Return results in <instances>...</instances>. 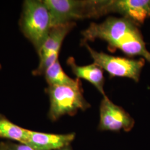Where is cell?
Segmentation results:
<instances>
[{"label":"cell","mask_w":150,"mask_h":150,"mask_svg":"<svg viewBox=\"0 0 150 150\" xmlns=\"http://www.w3.org/2000/svg\"><path fill=\"white\" fill-rule=\"evenodd\" d=\"M137 26L125 17H110L102 23H91L82 32V43L100 39L108 43L111 51L118 49L122 51L141 35Z\"/></svg>","instance_id":"6da1fadb"},{"label":"cell","mask_w":150,"mask_h":150,"mask_svg":"<svg viewBox=\"0 0 150 150\" xmlns=\"http://www.w3.org/2000/svg\"><path fill=\"white\" fill-rule=\"evenodd\" d=\"M48 9L51 28L85 18L102 16V0H43Z\"/></svg>","instance_id":"3957f363"},{"label":"cell","mask_w":150,"mask_h":150,"mask_svg":"<svg viewBox=\"0 0 150 150\" xmlns=\"http://www.w3.org/2000/svg\"><path fill=\"white\" fill-rule=\"evenodd\" d=\"M46 92L50 103L48 118L52 121L64 115L74 116L79 110L85 111L91 106L83 97L81 83L75 86H48Z\"/></svg>","instance_id":"277c9868"},{"label":"cell","mask_w":150,"mask_h":150,"mask_svg":"<svg viewBox=\"0 0 150 150\" xmlns=\"http://www.w3.org/2000/svg\"><path fill=\"white\" fill-rule=\"evenodd\" d=\"M72 150V148L71 147V146H70V145L69 146H65L64 147H63V148H61V149H60L59 150Z\"/></svg>","instance_id":"9a60e30c"},{"label":"cell","mask_w":150,"mask_h":150,"mask_svg":"<svg viewBox=\"0 0 150 150\" xmlns=\"http://www.w3.org/2000/svg\"><path fill=\"white\" fill-rule=\"evenodd\" d=\"M28 133L29 129L12 122L5 116L0 114V138L26 144Z\"/></svg>","instance_id":"8fae6325"},{"label":"cell","mask_w":150,"mask_h":150,"mask_svg":"<svg viewBox=\"0 0 150 150\" xmlns=\"http://www.w3.org/2000/svg\"><path fill=\"white\" fill-rule=\"evenodd\" d=\"M75 136V133L54 134L29 130L26 144L38 150H57L70 145Z\"/></svg>","instance_id":"ba28073f"},{"label":"cell","mask_w":150,"mask_h":150,"mask_svg":"<svg viewBox=\"0 0 150 150\" xmlns=\"http://www.w3.org/2000/svg\"><path fill=\"white\" fill-rule=\"evenodd\" d=\"M20 26L24 36L38 53L51 29L50 15L43 1H24Z\"/></svg>","instance_id":"7a4b0ae2"},{"label":"cell","mask_w":150,"mask_h":150,"mask_svg":"<svg viewBox=\"0 0 150 150\" xmlns=\"http://www.w3.org/2000/svg\"><path fill=\"white\" fill-rule=\"evenodd\" d=\"M75 26L76 22H70L52 27L48 38L38 53L40 59L52 54H59L64 38Z\"/></svg>","instance_id":"30bf717a"},{"label":"cell","mask_w":150,"mask_h":150,"mask_svg":"<svg viewBox=\"0 0 150 150\" xmlns=\"http://www.w3.org/2000/svg\"><path fill=\"white\" fill-rule=\"evenodd\" d=\"M6 146L7 150H38L31 145L25 143L15 144L11 142H7Z\"/></svg>","instance_id":"4fadbf2b"},{"label":"cell","mask_w":150,"mask_h":150,"mask_svg":"<svg viewBox=\"0 0 150 150\" xmlns=\"http://www.w3.org/2000/svg\"><path fill=\"white\" fill-rule=\"evenodd\" d=\"M0 150H7L6 143L0 142Z\"/></svg>","instance_id":"5bb4252c"},{"label":"cell","mask_w":150,"mask_h":150,"mask_svg":"<svg viewBox=\"0 0 150 150\" xmlns=\"http://www.w3.org/2000/svg\"><path fill=\"white\" fill-rule=\"evenodd\" d=\"M98 129L100 131L129 132L134 126V119L122 107L114 104L107 96L102 99Z\"/></svg>","instance_id":"52a82bcc"},{"label":"cell","mask_w":150,"mask_h":150,"mask_svg":"<svg viewBox=\"0 0 150 150\" xmlns=\"http://www.w3.org/2000/svg\"><path fill=\"white\" fill-rule=\"evenodd\" d=\"M67 64L70 66L77 79H82L88 81L96 88L103 96H106L103 88L105 77L103 70L100 67L94 63L83 66H79L72 57L67 59Z\"/></svg>","instance_id":"9c48e42d"},{"label":"cell","mask_w":150,"mask_h":150,"mask_svg":"<svg viewBox=\"0 0 150 150\" xmlns=\"http://www.w3.org/2000/svg\"><path fill=\"white\" fill-rule=\"evenodd\" d=\"M103 16L117 13L136 25L150 18V0H103Z\"/></svg>","instance_id":"8992f818"},{"label":"cell","mask_w":150,"mask_h":150,"mask_svg":"<svg viewBox=\"0 0 150 150\" xmlns=\"http://www.w3.org/2000/svg\"><path fill=\"white\" fill-rule=\"evenodd\" d=\"M44 75L48 86H75L81 83L79 79L74 80L64 72L59 59L48 67Z\"/></svg>","instance_id":"7c38bea8"},{"label":"cell","mask_w":150,"mask_h":150,"mask_svg":"<svg viewBox=\"0 0 150 150\" xmlns=\"http://www.w3.org/2000/svg\"><path fill=\"white\" fill-rule=\"evenodd\" d=\"M90 54L93 63L108 73L110 77H121L131 79L139 82L141 72L144 66L143 58L134 59L114 56L102 52H97L87 43H83Z\"/></svg>","instance_id":"5b68a950"}]
</instances>
